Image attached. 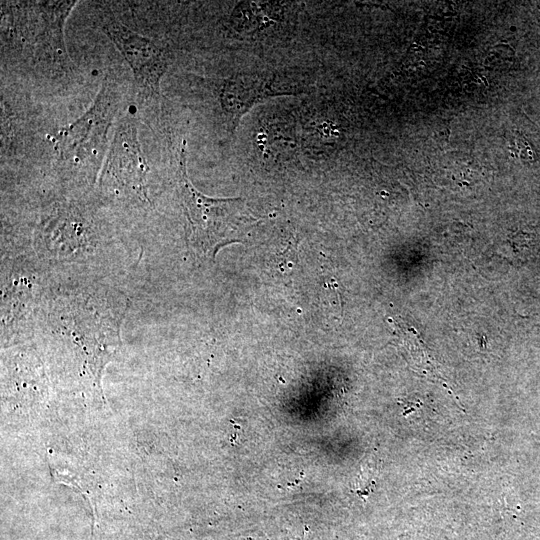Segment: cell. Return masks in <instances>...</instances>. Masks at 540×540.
I'll return each instance as SVG.
<instances>
[{"instance_id": "obj_1", "label": "cell", "mask_w": 540, "mask_h": 540, "mask_svg": "<svg viewBox=\"0 0 540 540\" xmlns=\"http://www.w3.org/2000/svg\"><path fill=\"white\" fill-rule=\"evenodd\" d=\"M185 148L183 141L177 181L189 223L188 244L198 256L214 258L222 247L242 242L258 219L247 212L242 198H213L199 192L187 174Z\"/></svg>"}, {"instance_id": "obj_2", "label": "cell", "mask_w": 540, "mask_h": 540, "mask_svg": "<svg viewBox=\"0 0 540 540\" xmlns=\"http://www.w3.org/2000/svg\"><path fill=\"white\" fill-rule=\"evenodd\" d=\"M115 83L106 77L92 106L78 119L62 128L55 138L58 162L71 170L97 171L106 157L108 131L120 102Z\"/></svg>"}, {"instance_id": "obj_3", "label": "cell", "mask_w": 540, "mask_h": 540, "mask_svg": "<svg viewBox=\"0 0 540 540\" xmlns=\"http://www.w3.org/2000/svg\"><path fill=\"white\" fill-rule=\"evenodd\" d=\"M101 30L129 64L138 94L144 99L157 100L161 78L171 62L169 52L113 16L102 23Z\"/></svg>"}, {"instance_id": "obj_4", "label": "cell", "mask_w": 540, "mask_h": 540, "mask_svg": "<svg viewBox=\"0 0 540 540\" xmlns=\"http://www.w3.org/2000/svg\"><path fill=\"white\" fill-rule=\"evenodd\" d=\"M148 165L141 149L133 120L121 121L109 144L101 180L146 198Z\"/></svg>"}, {"instance_id": "obj_5", "label": "cell", "mask_w": 540, "mask_h": 540, "mask_svg": "<svg viewBox=\"0 0 540 540\" xmlns=\"http://www.w3.org/2000/svg\"><path fill=\"white\" fill-rule=\"evenodd\" d=\"M284 95L272 89L268 76L242 74L220 81L218 99L228 131L233 134L241 118L257 103Z\"/></svg>"}]
</instances>
